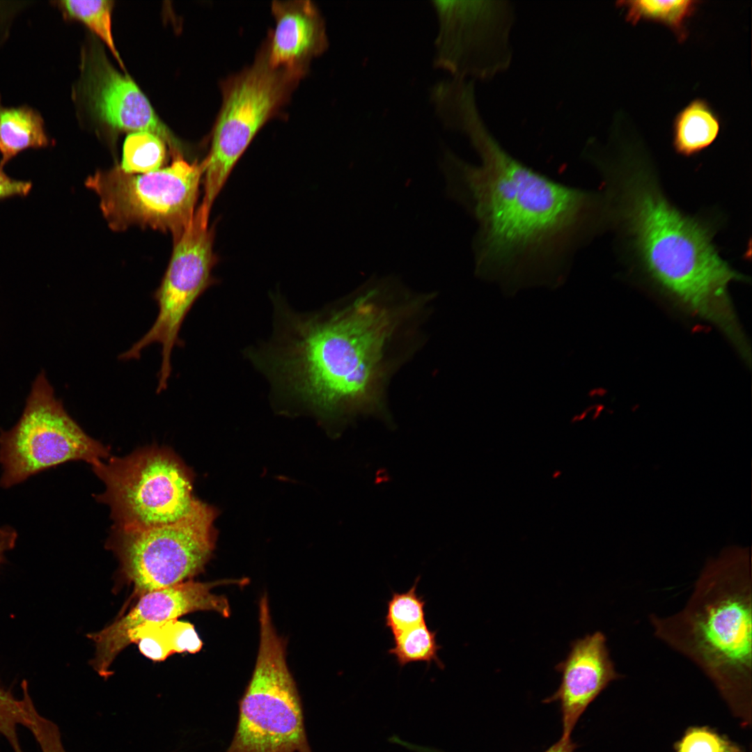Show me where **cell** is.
<instances>
[{"label":"cell","instance_id":"7a4b0ae2","mask_svg":"<svg viewBox=\"0 0 752 752\" xmlns=\"http://www.w3.org/2000/svg\"><path fill=\"white\" fill-rule=\"evenodd\" d=\"M429 301V295L414 293L395 279H374L340 308L293 320L272 370L322 414L378 412Z\"/></svg>","mask_w":752,"mask_h":752},{"label":"cell","instance_id":"9a60e30c","mask_svg":"<svg viewBox=\"0 0 752 752\" xmlns=\"http://www.w3.org/2000/svg\"><path fill=\"white\" fill-rule=\"evenodd\" d=\"M561 674L558 689L547 703L558 701L562 715L563 739L570 738L588 705L619 675L601 632L573 641L566 658L556 666Z\"/></svg>","mask_w":752,"mask_h":752},{"label":"cell","instance_id":"d6986e66","mask_svg":"<svg viewBox=\"0 0 752 752\" xmlns=\"http://www.w3.org/2000/svg\"><path fill=\"white\" fill-rule=\"evenodd\" d=\"M695 0H630L617 1L625 12V19L636 25L641 21L661 24L675 34L679 42L688 36L687 23L698 6Z\"/></svg>","mask_w":752,"mask_h":752},{"label":"cell","instance_id":"8992f818","mask_svg":"<svg viewBox=\"0 0 752 752\" xmlns=\"http://www.w3.org/2000/svg\"><path fill=\"white\" fill-rule=\"evenodd\" d=\"M105 489L116 528L141 529L177 522L200 500L193 494V477L182 460L166 447L148 446L93 467Z\"/></svg>","mask_w":752,"mask_h":752},{"label":"cell","instance_id":"cb8c5ba5","mask_svg":"<svg viewBox=\"0 0 752 752\" xmlns=\"http://www.w3.org/2000/svg\"><path fill=\"white\" fill-rule=\"evenodd\" d=\"M420 580L417 577L409 590L402 593L393 592L387 602L385 625L393 638L415 626L425 623V601L417 593Z\"/></svg>","mask_w":752,"mask_h":752},{"label":"cell","instance_id":"2e32d148","mask_svg":"<svg viewBox=\"0 0 752 752\" xmlns=\"http://www.w3.org/2000/svg\"><path fill=\"white\" fill-rule=\"evenodd\" d=\"M275 27L263 44L269 63L304 76L328 46L323 18L311 1H274Z\"/></svg>","mask_w":752,"mask_h":752},{"label":"cell","instance_id":"44dd1931","mask_svg":"<svg viewBox=\"0 0 752 752\" xmlns=\"http://www.w3.org/2000/svg\"><path fill=\"white\" fill-rule=\"evenodd\" d=\"M181 625L178 619L144 624L129 632L127 642L136 643L146 657L164 661L173 653H180Z\"/></svg>","mask_w":752,"mask_h":752},{"label":"cell","instance_id":"30bf717a","mask_svg":"<svg viewBox=\"0 0 752 752\" xmlns=\"http://www.w3.org/2000/svg\"><path fill=\"white\" fill-rule=\"evenodd\" d=\"M216 509L199 501L181 520L141 529L116 528L109 546L139 595L176 585L204 570L215 548Z\"/></svg>","mask_w":752,"mask_h":752},{"label":"cell","instance_id":"e0dca14e","mask_svg":"<svg viewBox=\"0 0 752 752\" xmlns=\"http://www.w3.org/2000/svg\"><path fill=\"white\" fill-rule=\"evenodd\" d=\"M49 144L40 113L29 106H4L0 95V165L3 166L23 150Z\"/></svg>","mask_w":752,"mask_h":752},{"label":"cell","instance_id":"603a6c76","mask_svg":"<svg viewBox=\"0 0 752 752\" xmlns=\"http://www.w3.org/2000/svg\"><path fill=\"white\" fill-rule=\"evenodd\" d=\"M393 639V646L388 652L395 657L400 667L414 662H425L428 666L434 662L439 668H444L438 656L441 647L437 642V631L431 630L426 622Z\"/></svg>","mask_w":752,"mask_h":752},{"label":"cell","instance_id":"484cf974","mask_svg":"<svg viewBox=\"0 0 752 752\" xmlns=\"http://www.w3.org/2000/svg\"><path fill=\"white\" fill-rule=\"evenodd\" d=\"M677 752H742L714 732L696 728L687 731L677 746Z\"/></svg>","mask_w":752,"mask_h":752},{"label":"cell","instance_id":"52a82bcc","mask_svg":"<svg viewBox=\"0 0 752 752\" xmlns=\"http://www.w3.org/2000/svg\"><path fill=\"white\" fill-rule=\"evenodd\" d=\"M303 77L273 67L263 45L251 66L223 82L222 104L203 160L201 205L207 212L256 134L288 102Z\"/></svg>","mask_w":752,"mask_h":752},{"label":"cell","instance_id":"f546056e","mask_svg":"<svg viewBox=\"0 0 752 752\" xmlns=\"http://www.w3.org/2000/svg\"><path fill=\"white\" fill-rule=\"evenodd\" d=\"M576 748L575 744L571 738L561 739L544 752H574Z\"/></svg>","mask_w":752,"mask_h":752},{"label":"cell","instance_id":"5bb4252c","mask_svg":"<svg viewBox=\"0 0 752 752\" xmlns=\"http://www.w3.org/2000/svg\"><path fill=\"white\" fill-rule=\"evenodd\" d=\"M81 85L91 111L102 123L117 130L153 133L168 144L173 157L182 154L146 95L129 76L114 68L99 47L83 56Z\"/></svg>","mask_w":752,"mask_h":752},{"label":"cell","instance_id":"3957f363","mask_svg":"<svg viewBox=\"0 0 752 752\" xmlns=\"http://www.w3.org/2000/svg\"><path fill=\"white\" fill-rule=\"evenodd\" d=\"M620 156L604 155L594 165L604 181L605 224H619L635 259L658 286L733 331L728 286L742 276L720 256L705 224L673 205L646 167Z\"/></svg>","mask_w":752,"mask_h":752},{"label":"cell","instance_id":"5b68a950","mask_svg":"<svg viewBox=\"0 0 752 752\" xmlns=\"http://www.w3.org/2000/svg\"><path fill=\"white\" fill-rule=\"evenodd\" d=\"M259 647L240 701L233 738L225 752H311L299 696L286 661L267 595L259 602Z\"/></svg>","mask_w":752,"mask_h":752},{"label":"cell","instance_id":"7c38bea8","mask_svg":"<svg viewBox=\"0 0 752 752\" xmlns=\"http://www.w3.org/2000/svg\"><path fill=\"white\" fill-rule=\"evenodd\" d=\"M439 19L435 59L456 78L489 81L512 61L510 35L515 24L510 1H433Z\"/></svg>","mask_w":752,"mask_h":752},{"label":"cell","instance_id":"9c48e42d","mask_svg":"<svg viewBox=\"0 0 752 752\" xmlns=\"http://www.w3.org/2000/svg\"><path fill=\"white\" fill-rule=\"evenodd\" d=\"M109 450L88 435L65 411L45 375L35 379L25 408L10 430L0 431V485L9 488L70 461L95 466Z\"/></svg>","mask_w":752,"mask_h":752},{"label":"cell","instance_id":"8fae6325","mask_svg":"<svg viewBox=\"0 0 752 752\" xmlns=\"http://www.w3.org/2000/svg\"><path fill=\"white\" fill-rule=\"evenodd\" d=\"M207 213L201 205L173 250L161 283L154 294L158 313L148 331L127 350L121 360L137 359L148 346L161 345L157 393L167 389L171 373V357L180 345V330L197 298L212 283L211 272L217 262L213 251L214 231L208 227Z\"/></svg>","mask_w":752,"mask_h":752},{"label":"cell","instance_id":"277c9868","mask_svg":"<svg viewBox=\"0 0 752 752\" xmlns=\"http://www.w3.org/2000/svg\"><path fill=\"white\" fill-rule=\"evenodd\" d=\"M654 636L724 692L747 691L752 674V572L748 548L710 558L684 606L649 617Z\"/></svg>","mask_w":752,"mask_h":752},{"label":"cell","instance_id":"6da1fadb","mask_svg":"<svg viewBox=\"0 0 752 752\" xmlns=\"http://www.w3.org/2000/svg\"><path fill=\"white\" fill-rule=\"evenodd\" d=\"M460 130L478 165L446 157L451 194L476 220L473 250L480 276L505 285L556 284L604 226L602 194L568 186L510 154L479 111Z\"/></svg>","mask_w":752,"mask_h":752},{"label":"cell","instance_id":"83f0119b","mask_svg":"<svg viewBox=\"0 0 752 752\" xmlns=\"http://www.w3.org/2000/svg\"><path fill=\"white\" fill-rule=\"evenodd\" d=\"M31 187L30 182L9 177L0 165V199L15 196H26L31 191Z\"/></svg>","mask_w":752,"mask_h":752},{"label":"cell","instance_id":"4fadbf2b","mask_svg":"<svg viewBox=\"0 0 752 752\" xmlns=\"http://www.w3.org/2000/svg\"><path fill=\"white\" fill-rule=\"evenodd\" d=\"M246 579L182 583L151 590L140 595L136 604L104 629L88 635L95 644L93 669L104 678L112 675L111 667L116 657L129 644L127 636L136 627L153 622L178 619L198 611H214L224 618L230 615L228 599L212 593L214 588L228 584L244 585Z\"/></svg>","mask_w":752,"mask_h":752},{"label":"cell","instance_id":"f1b7e54d","mask_svg":"<svg viewBox=\"0 0 752 752\" xmlns=\"http://www.w3.org/2000/svg\"><path fill=\"white\" fill-rule=\"evenodd\" d=\"M17 538V533L13 528L0 527V564L4 561V553L15 547Z\"/></svg>","mask_w":752,"mask_h":752},{"label":"cell","instance_id":"ac0fdd59","mask_svg":"<svg viewBox=\"0 0 752 752\" xmlns=\"http://www.w3.org/2000/svg\"><path fill=\"white\" fill-rule=\"evenodd\" d=\"M719 131V118L710 104L701 98L694 99L674 119V149L681 155L692 156L710 146Z\"/></svg>","mask_w":752,"mask_h":752},{"label":"cell","instance_id":"7402d4cb","mask_svg":"<svg viewBox=\"0 0 752 752\" xmlns=\"http://www.w3.org/2000/svg\"><path fill=\"white\" fill-rule=\"evenodd\" d=\"M166 156L165 141L148 132H134L125 139L120 167L126 173L141 174L161 169Z\"/></svg>","mask_w":752,"mask_h":752},{"label":"cell","instance_id":"4316f807","mask_svg":"<svg viewBox=\"0 0 752 752\" xmlns=\"http://www.w3.org/2000/svg\"><path fill=\"white\" fill-rule=\"evenodd\" d=\"M32 733L41 752H66L58 726L40 714L36 707L29 713L26 727Z\"/></svg>","mask_w":752,"mask_h":752},{"label":"cell","instance_id":"ba28073f","mask_svg":"<svg viewBox=\"0 0 752 752\" xmlns=\"http://www.w3.org/2000/svg\"><path fill=\"white\" fill-rule=\"evenodd\" d=\"M204 170L203 161L189 163L180 155L147 173H126L120 166L99 171L85 184L97 196L111 230L150 228L171 234L174 244L194 216Z\"/></svg>","mask_w":752,"mask_h":752},{"label":"cell","instance_id":"ffe728a7","mask_svg":"<svg viewBox=\"0 0 752 752\" xmlns=\"http://www.w3.org/2000/svg\"><path fill=\"white\" fill-rule=\"evenodd\" d=\"M56 3L66 17L82 22L96 34L124 69L112 33V1L65 0L57 1Z\"/></svg>","mask_w":752,"mask_h":752},{"label":"cell","instance_id":"d4e9b609","mask_svg":"<svg viewBox=\"0 0 752 752\" xmlns=\"http://www.w3.org/2000/svg\"><path fill=\"white\" fill-rule=\"evenodd\" d=\"M23 697L15 698L10 691L0 686V734L2 735L14 752H23L17 735V728H26L29 723L28 703L30 695L26 681L22 684Z\"/></svg>","mask_w":752,"mask_h":752}]
</instances>
